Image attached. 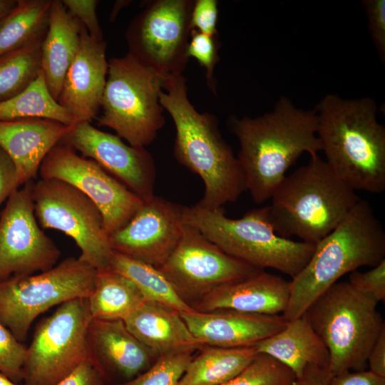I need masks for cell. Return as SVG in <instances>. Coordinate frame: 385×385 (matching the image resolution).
<instances>
[{
    "instance_id": "cell-1",
    "label": "cell",
    "mask_w": 385,
    "mask_h": 385,
    "mask_svg": "<svg viewBox=\"0 0 385 385\" xmlns=\"http://www.w3.org/2000/svg\"><path fill=\"white\" fill-rule=\"evenodd\" d=\"M228 125L239 141L237 158L247 190L257 204L271 198L303 153L311 157L321 150L316 111L298 108L285 96L262 115L230 117Z\"/></svg>"
},
{
    "instance_id": "cell-2",
    "label": "cell",
    "mask_w": 385,
    "mask_h": 385,
    "mask_svg": "<svg viewBox=\"0 0 385 385\" xmlns=\"http://www.w3.org/2000/svg\"><path fill=\"white\" fill-rule=\"evenodd\" d=\"M160 103L175 127L174 155L199 175L205 186L196 204L207 210L222 208L247 190L244 173L230 145L223 138L217 117L200 113L190 103L183 74L164 79Z\"/></svg>"
},
{
    "instance_id": "cell-3",
    "label": "cell",
    "mask_w": 385,
    "mask_h": 385,
    "mask_svg": "<svg viewBox=\"0 0 385 385\" xmlns=\"http://www.w3.org/2000/svg\"><path fill=\"white\" fill-rule=\"evenodd\" d=\"M317 135L326 162L354 190H385V128L371 98L344 99L326 95L316 106Z\"/></svg>"
},
{
    "instance_id": "cell-4",
    "label": "cell",
    "mask_w": 385,
    "mask_h": 385,
    "mask_svg": "<svg viewBox=\"0 0 385 385\" xmlns=\"http://www.w3.org/2000/svg\"><path fill=\"white\" fill-rule=\"evenodd\" d=\"M385 259V232L369 202L359 200L340 224L315 244L309 260L290 281L287 321L300 317L343 275Z\"/></svg>"
},
{
    "instance_id": "cell-5",
    "label": "cell",
    "mask_w": 385,
    "mask_h": 385,
    "mask_svg": "<svg viewBox=\"0 0 385 385\" xmlns=\"http://www.w3.org/2000/svg\"><path fill=\"white\" fill-rule=\"evenodd\" d=\"M266 206L279 236L317 244L334 230L360 200L318 155L282 179Z\"/></svg>"
},
{
    "instance_id": "cell-6",
    "label": "cell",
    "mask_w": 385,
    "mask_h": 385,
    "mask_svg": "<svg viewBox=\"0 0 385 385\" xmlns=\"http://www.w3.org/2000/svg\"><path fill=\"white\" fill-rule=\"evenodd\" d=\"M223 209L184 206L183 222L225 253L259 270L273 269L293 278L312 257L315 245L284 238L274 232L266 206L238 219L227 217Z\"/></svg>"
},
{
    "instance_id": "cell-7",
    "label": "cell",
    "mask_w": 385,
    "mask_h": 385,
    "mask_svg": "<svg viewBox=\"0 0 385 385\" xmlns=\"http://www.w3.org/2000/svg\"><path fill=\"white\" fill-rule=\"evenodd\" d=\"M378 302L349 282H336L304 315L329 353L332 376L367 369V357L385 329Z\"/></svg>"
},
{
    "instance_id": "cell-8",
    "label": "cell",
    "mask_w": 385,
    "mask_h": 385,
    "mask_svg": "<svg viewBox=\"0 0 385 385\" xmlns=\"http://www.w3.org/2000/svg\"><path fill=\"white\" fill-rule=\"evenodd\" d=\"M164 79L129 53L109 59L98 125L113 129L132 146L150 144L165 123L160 103Z\"/></svg>"
},
{
    "instance_id": "cell-9",
    "label": "cell",
    "mask_w": 385,
    "mask_h": 385,
    "mask_svg": "<svg viewBox=\"0 0 385 385\" xmlns=\"http://www.w3.org/2000/svg\"><path fill=\"white\" fill-rule=\"evenodd\" d=\"M97 270L78 257H68L37 274L0 282V323L23 342L36 318L50 308L88 298Z\"/></svg>"
},
{
    "instance_id": "cell-10",
    "label": "cell",
    "mask_w": 385,
    "mask_h": 385,
    "mask_svg": "<svg viewBox=\"0 0 385 385\" xmlns=\"http://www.w3.org/2000/svg\"><path fill=\"white\" fill-rule=\"evenodd\" d=\"M33 201L42 229L58 230L72 238L78 258L98 272L111 269L113 250L98 207L82 192L58 179L34 183Z\"/></svg>"
},
{
    "instance_id": "cell-11",
    "label": "cell",
    "mask_w": 385,
    "mask_h": 385,
    "mask_svg": "<svg viewBox=\"0 0 385 385\" xmlns=\"http://www.w3.org/2000/svg\"><path fill=\"white\" fill-rule=\"evenodd\" d=\"M91 320L87 298L67 301L41 320L27 347L24 385H54L88 358Z\"/></svg>"
},
{
    "instance_id": "cell-12",
    "label": "cell",
    "mask_w": 385,
    "mask_h": 385,
    "mask_svg": "<svg viewBox=\"0 0 385 385\" xmlns=\"http://www.w3.org/2000/svg\"><path fill=\"white\" fill-rule=\"evenodd\" d=\"M194 1H148L127 27L128 53L164 78L183 74L189 60L187 51Z\"/></svg>"
},
{
    "instance_id": "cell-13",
    "label": "cell",
    "mask_w": 385,
    "mask_h": 385,
    "mask_svg": "<svg viewBox=\"0 0 385 385\" xmlns=\"http://www.w3.org/2000/svg\"><path fill=\"white\" fill-rule=\"evenodd\" d=\"M41 179L64 181L86 195L99 209L110 236L123 227L144 201L91 159L61 141L42 161Z\"/></svg>"
},
{
    "instance_id": "cell-14",
    "label": "cell",
    "mask_w": 385,
    "mask_h": 385,
    "mask_svg": "<svg viewBox=\"0 0 385 385\" xmlns=\"http://www.w3.org/2000/svg\"><path fill=\"white\" fill-rule=\"evenodd\" d=\"M158 269L190 306L215 287L262 270L225 253L185 222L178 245Z\"/></svg>"
},
{
    "instance_id": "cell-15",
    "label": "cell",
    "mask_w": 385,
    "mask_h": 385,
    "mask_svg": "<svg viewBox=\"0 0 385 385\" xmlns=\"http://www.w3.org/2000/svg\"><path fill=\"white\" fill-rule=\"evenodd\" d=\"M34 183L16 190L0 215V282L46 271L61 257V250L35 216Z\"/></svg>"
},
{
    "instance_id": "cell-16",
    "label": "cell",
    "mask_w": 385,
    "mask_h": 385,
    "mask_svg": "<svg viewBox=\"0 0 385 385\" xmlns=\"http://www.w3.org/2000/svg\"><path fill=\"white\" fill-rule=\"evenodd\" d=\"M63 141L95 161L144 202L155 196V162L145 148L127 145L117 135L88 122L76 123Z\"/></svg>"
},
{
    "instance_id": "cell-17",
    "label": "cell",
    "mask_w": 385,
    "mask_h": 385,
    "mask_svg": "<svg viewBox=\"0 0 385 385\" xmlns=\"http://www.w3.org/2000/svg\"><path fill=\"white\" fill-rule=\"evenodd\" d=\"M183 207L154 196L121 229L109 236L113 251L158 268L178 245Z\"/></svg>"
},
{
    "instance_id": "cell-18",
    "label": "cell",
    "mask_w": 385,
    "mask_h": 385,
    "mask_svg": "<svg viewBox=\"0 0 385 385\" xmlns=\"http://www.w3.org/2000/svg\"><path fill=\"white\" fill-rule=\"evenodd\" d=\"M106 53L104 40L92 37L83 26L78 51L58 98L77 123H91L101 108L108 69Z\"/></svg>"
},
{
    "instance_id": "cell-19",
    "label": "cell",
    "mask_w": 385,
    "mask_h": 385,
    "mask_svg": "<svg viewBox=\"0 0 385 385\" xmlns=\"http://www.w3.org/2000/svg\"><path fill=\"white\" fill-rule=\"evenodd\" d=\"M192 334L204 345L235 348L255 346L284 328L282 314L232 309L180 313Z\"/></svg>"
},
{
    "instance_id": "cell-20",
    "label": "cell",
    "mask_w": 385,
    "mask_h": 385,
    "mask_svg": "<svg viewBox=\"0 0 385 385\" xmlns=\"http://www.w3.org/2000/svg\"><path fill=\"white\" fill-rule=\"evenodd\" d=\"M88 357L105 379L114 376L130 381L156 361L158 357L127 329L122 320L93 319L87 334Z\"/></svg>"
},
{
    "instance_id": "cell-21",
    "label": "cell",
    "mask_w": 385,
    "mask_h": 385,
    "mask_svg": "<svg viewBox=\"0 0 385 385\" xmlns=\"http://www.w3.org/2000/svg\"><path fill=\"white\" fill-rule=\"evenodd\" d=\"M289 294V281L260 270L215 287L192 307L199 312L232 309L260 314H282L287 307Z\"/></svg>"
},
{
    "instance_id": "cell-22",
    "label": "cell",
    "mask_w": 385,
    "mask_h": 385,
    "mask_svg": "<svg viewBox=\"0 0 385 385\" xmlns=\"http://www.w3.org/2000/svg\"><path fill=\"white\" fill-rule=\"evenodd\" d=\"M73 125L41 118L0 120V148L14 162L21 187L33 181L45 157Z\"/></svg>"
},
{
    "instance_id": "cell-23",
    "label": "cell",
    "mask_w": 385,
    "mask_h": 385,
    "mask_svg": "<svg viewBox=\"0 0 385 385\" xmlns=\"http://www.w3.org/2000/svg\"><path fill=\"white\" fill-rule=\"evenodd\" d=\"M123 322L157 357L194 352L204 346L192 334L179 312L160 303L146 300Z\"/></svg>"
},
{
    "instance_id": "cell-24",
    "label": "cell",
    "mask_w": 385,
    "mask_h": 385,
    "mask_svg": "<svg viewBox=\"0 0 385 385\" xmlns=\"http://www.w3.org/2000/svg\"><path fill=\"white\" fill-rule=\"evenodd\" d=\"M82 24L61 0H52L48 30L41 44V68L58 101L66 73L78 51Z\"/></svg>"
},
{
    "instance_id": "cell-25",
    "label": "cell",
    "mask_w": 385,
    "mask_h": 385,
    "mask_svg": "<svg viewBox=\"0 0 385 385\" xmlns=\"http://www.w3.org/2000/svg\"><path fill=\"white\" fill-rule=\"evenodd\" d=\"M258 353L267 354L301 376L309 366L328 369L329 351L307 317L289 321L283 329L255 346Z\"/></svg>"
},
{
    "instance_id": "cell-26",
    "label": "cell",
    "mask_w": 385,
    "mask_h": 385,
    "mask_svg": "<svg viewBox=\"0 0 385 385\" xmlns=\"http://www.w3.org/2000/svg\"><path fill=\"white\" fill-rule=\"evenodd\" d=\"M178 385H220L240 374L257 356L255 346L225 348L204 345Z\"/></svg>"
},
{
    "instance_id": "cell-27",
    "label": "cell",
    "mask_w": 385,
    "mask_h": 385,
    "mask_svg": "<svg viewBox=\"0 0 385 385\" xmlns=\"http://www.w3.org/2000/svg\"><path fill=\"white\" fill-rule=\"evenodd\" d=\"M87 299L92 319L122 321L146 301L130 279L111 269L97 271Z\"/></svg>"
},
{
    "instance_id": "cell-28",
    "label": "cell",
    "mask_w": 385,
    "mask_h": 385,
    "mask_svg": "<svg viewBox=\"0 0 385 385\" xmlns=\"http://www.w3.org/2000/svg\"><path fill=\"white\" fill-rule=\"evenodd\" d=\"M52 0H17L0 20V56L43 40L48 30Z\"/></svg>"
},
{
    "instance_id": "cell-29",
    "label": "cell",
    "mask_w": 385,
    "mask_h": 385,
    "mask_svg": "<svg viewBox=\"0 0 385 385\" xmlns=\"http://www.w3.org/2000/svg\"><path fill=\"white\" fill-rule=\"evenodd\" d=\"M111 269L130 279L148 301L165 305L180 313L195 311L155 267L113 251Z\"/></svg>"
},
{
    "instance_id": "cell-30",
    "label": "cell",
    "mask_w": 385,
    "mask_h": 385,
    "mask_svg": "<svg viewBox=\"0 0 385 385\" xmlns=\"http://www.w3.org/2000/svg\"><path fill=\"white\" fill-rule=\"evenodd\" d=\"M28 118L47 119L68 126L78 123L53 97L42 71L21 93L0 103V120Z\"/></svg>"
},
{
    "instance_id": "cell-31",
    "label": "cell",
    "mask_w": 385,
    "mask_h": 385,
    "mask_svg": "<svg viewBox=\"0 0 385 385\" xmlns=\"http://www.w3.org/2000/svg\"><path fill=\"white\" fill-rule=\"evenodd\" d=\"M43 40L0 56V103L21 93L37 78L41 71Z\"/></svg>"
},
{
    "instance_id": "cell-32",
    "label": "cell",
    "mask_w": 385,
    "mask_h": 385,
    "mask_svg": "<svg viewBox=\"0 0 385 385\" xmlns=\"http://www.w3.org/2000/svg\"><path fill=\"white\" fill-rule=\"evenodd\" d=\"M295 379L287 366L267 354L258 353L240 374L220 385H290Z\"/></svg>"
},
{
    "instance_id": "cell-33",
    "label": "cell",
    "mask_w": 385,
    "mask_h": 385,
    "mask_svg": "<svg viewBox=\"0 0 385 385\" xmlns=\"http://www.w3.org/2000/svg\"><path fill=\"white\" fill-rule=\"evenodd\" d=\"M192 353L183 351L160 356L146 371L116 385H178L193 357Z\"/></svg>"
},
{
    "instance_id": "cell-34",
    "label": "cell",
    "mask_w": 385,
    "mask_h": 385,
    "mask_svg": "<svg viewBox=\"0 0 385 385\" xmlns=\"http://www.w3.org/2000/svg\"><path fill=\"white\" fill-rule=\"evenodd\" d=\"M27 346L0 323V372L15 383L23 381Z\"/></svg>"
},
{
    "instance_id": "cell-35",
    "label": "cell",
    "mask_w": 385,
    "mask_h": 385,
    "mask_svg": "<svg viewBox=\"0 0 385 385\" xmlns=\"http://www.w3.org/2000/svg\"><path fill=\"white\" fill-rule=\"evenodd\" d=\"M217 36H210L196 30H191L187 53L197 60L205 69L207 85L210 91L217 95V82L214 69L219 60Z\"/></svg>"
},
{
    "instance_id": "cell-36",
    "label": "cell",
    "mask_w": 385,
    "mask_h": 385,
    "mask_svg": "<svg viewBox=\"0 0 385 385\" xmlns=\"http://www.w3.org/2000/svg\"><path fill=\"white\" fill-rule=\"evenodd\" d=\"M354 288L377 302L385 299V259L369 271H353L348 281Z\"/></svg>"
},
{
    "instance_id": "cell-37",
    "label": "cell",
    "mask_w": 385,
    "mask_h": 385,
    "mask_svg": "<svg viewBox=\"0 0 385 385\" xmlns=\"http://www.w3.org/2000/svg\"><path fill=\"white\" fill-rule=\"evenodd\" d=\"M371 38L381 61H385V0H364Z\"/></svg>"
},
{
    "instance_id": "cell-38",
    "label": "cell",
    "mask_w": 385,
    "mask_h": 385,
    "mask_svg": "<svg viewBox=\"0 0 385 385\" xmlns=\"http://www.w3.org/2000/svg\"><path fill=\"white\" fill-rule=\"evenodd\" d=\"M217 0L195 1L190 15V30H196L210 36H217Z\"/></svg>"
},
{
    "instance_id": "cell-39",
    "label": "cell",
    "mask_w": 385,
    "mask_h": 385,
    "mask_svg": "<svg viewBox=\"0 0 385 385\" xmlns=\"http://www.w3.org/2000/svg\"><path fill=\"white\" fill-rule=\"evenodd\" d=\"M66 8L77 18L93 38L103 40V31L100 26L96 8V0H61Z\"/></svg>"
},
{
    "instance_id": "cell-40",
    "label": "cell",
    "mask_w": 385,
    "mask_h": 385,
    "mask_svg": "<svg viewBox=\"0 0 385 385\" xmlns=\"http://www.w3.org/2000/svg\"><path fill=\"white\" fill-rule=\"evenodd\" d=\"M101 371L88 357L54 385H104Z\"/></svg>"
},
{
    "instance_id": "cell-41",
    "label": "cell",
    "mask_w": 385,
    "mask_h": 385,
    "mask_svg": "<svg viewBox=\"0 0 385 385\" xmlns=\"http://www.w3.org/2000/svg\"><path fill=\"white\" fill-rule=\"evenodd\" d=\"M20 187L14 162L0 148V207L3 202Z\"/></svg>"
},
{
    "instance_id": "cell-42",
    "label": "cell",
    "mask_w": 385,
    "mask_h": 385,
    "mask_svg": "<svg viewBox=\"0 0 385 385\" xmlns=\"http://www.w3.org/2000/svg\"><path fill=\"white\" fill-rule=\"evenodd\" d=\"M329 385H385V378L369 370L346 371L333 376Z\"/></svg>"
},
{
    "instance_id": "cell-43",
    "label": "cell",
    "mask_w": 385,
    "mask_h": 385,
    "mask_svg": "<svg viewBox=\"0 0 385 385\" xmlns=\"http://www.w3.org/2000/svg\"><path fill=\"white\" fill-rule=\"evenodd\" d=\"M367 367L372 373L385 378V329L381 332L369 353Z\"/></svg>"
},
{
    "instance_id": "cell-44",
    "label": "cell",
    "mask_w": 385,
    "mask_h": 385,
    "mask_svg": "<svg viewBox=\"0 0 385 385\" xmlns=\"http://www.w3.org/2000/svg\"><path fill=\"white\" fill-rule=\"evenodd\" d=\"M332 377L328 369L309 366L290 385H329Z\"/></svg>"
},
{
    "instance_id": "cell-45",
    "label": "cell",
    "mask_w": 385,
    "mask_h": 385,
    "mask_svg": "<svg viewBox=\"0 0 385 385\" xmlns=\"http://www.w3.org/2000/svg\"><path fill=\"white\" fill-rule=\"evenodd\" d=\"M17 0H0V20L16 6Z\"/></svg>"
},
{
    "instance_id": "cell-46",
    "label": "cell",
    "mask_w": 385,
    "mask_h": 385,
    "mask_svg": "<svg viewBox=\"0 0 385 385\" xmlns=\"http://www.w3.org/2000/svg\"><path fill=\"white\" fill-rule=\"evenodd\" d=\"M128 3L129 1H118L115 4L110 16L111 21H113L115 19L119 11Z\"/></svg>"
},
{
    "instance_id": "cell-47",
    "label": "cell",
    "mask_w": 385,
    "mask_h": 385,
    "mask_svg": "<svg viewBox=\"0 0 385 385\" xmlns=\"http://www.w3.org/2000/svg\"><path fill=\"white\" fill-rule=\"evenodd\" d=\"M0 385H19L0 372Z\"/></svg>"
}]
</instances>
